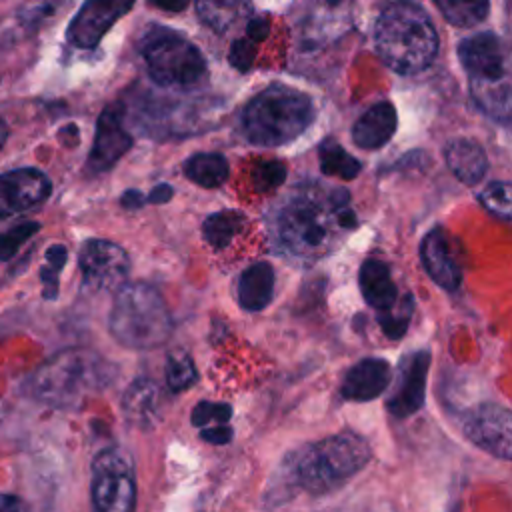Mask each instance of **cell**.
<instances>
[{"mask_svg": "<svg viewBox=\"0 0 512 512\" xmlns=\"http://www.w3.org/2000/svg\"><path fill=\"white\" fill-rule=\"evenodd\" d=\"M356 224L346 190L306 184L294 188L274 206L270 232L278 250L296 260L314 262L326 256Z\"/></svg>", "mask_w": 512, "mask_h": 512, "instance_id": "6da1fadb", "label": "cell"}, {"mask_svg": "<svg viewBox=\"0 0 512 512\" xmlns=\"http://www.w3.org/2000/svg\"><path fill=\"white\" fill-rule=\"evenodd\" d=\"M374 42L380 60L398 74L422 72L438 52L432 20L412 2H394L380 14Z\"/></svg>", "mask_w": 512, "mask_h": 512, "instance_id": "7a4b0ae2", "label": "cell"}, {"mask_svg": "<svg viewBox=\"0 0 512 512\" xmlns=\"http://www.w3.org/2000/svg\"><path fill=\"white\" fill-rule=\"evenodd\" d=\"M116 366L92 350H64L46 360L26 382L30 394L50 406L70 408L104 390Z\"/></svg>", "mask_w": 512, "mask_h": 512, "instance_id": "3957f363", "label": "cell"}, {"mask_svg": "<svg viewBox=\"0 0 512 512\" xmlns=\"http://www.w3.org/2000/svg\"><path fill=\"white\" fill-rule=\"evenodd\" d=\"M472 98L494 120L512 122V48L496 34L482 32L460 42Z\"/></svg>", "mask_w": 512, "mask_h": 512, "instance_id": "277c9868", "label": "cell"}, {"mask_svg": "<svg viewBox=\"0 0 512 512\" xmlns=\"http://www.w3.org/2000/svg\"><path fill=\"white\" fill-rule=\"evenodd\" d=\"M314 120L308 94L274 84L256 94L242 112L244 136L256 146H282L296 140Z\"/></svg>", "mask_w": 512, "mask_h": 512, "instance_id": "5b68a950", "label": "cell"}, {"mask_svg": "<svg viewBox=\"0 0 512 512\" xmlns=\"http://www.w3.org/2000/svg\"><path fill=\"white\" fill-rule=\"evenodd\" d=\"M110 332L128 348L162 346L172 332V318L162 294L146 282L122 284L112 304Z\"/></svg>", "mask_w": 512, "mask_h": 512, "instance_id": "8992f818", "label": "cell"}, {"mask_svg": "<svg viewBox=\"0 0 512 512\" xmlns=\"http://www.w3.org/2000/svg\"><path fill=\"white\" fill-rule=\"evenodd\" d=\"M370 460L368 442L354 432L328 436L294 460V480L308 494H326L360 472Z\"/></svg>", "mask_w": 512, "mask_h": 512, "instance_id": "52a82bcc", "label": "cell"}, {"mask_svg": "<svg viewBox=\"0 0 512 512\" xmlns=\"http://www.w3.org/2000/svg\"><path fill=\"white\" fill-rule=\"evenodd\" d=\"M140 54L160 86L188 88L206 76L202 52L174 30L152 26L140 40Z\"/></svg>", "mask_w": 512, "mask_h": 512, "instance_id": "ba28073f", "label": "cell"}, {"mask_svg": "<svg viewBox=\"0 0 512 512\" xmlns=\"http://www.w3.org/2000/svg\"><path fill=\"white\" fill-rule=\"evenodd\" d=\"M92 502L102 512H128L136 504L130 460L118 450L100 452L92 464Z\"/></svg>", "mask_w": 512, "mask_h": 512, "instance_id": "9c48e42d", "label": "cell"}, {"mask_svg": "<svg viewBox=\"0 0 512 512\" xmlns=\"http://www.w3.org/2000/svg\"><path fill=\"white\" fill-rule=\"evenodd\" d=\"M84 286L90 290L120 288L130 272V258L126 250L110 240H86L78 254Z\"/></svg>", "mask_w": 512, "mask_h": 512, "instance_id": "30bf717a", "label": "cell"}, {"mask_svg": "<svg viewBox=\"0 0 512 512\" xmlns=\"http://www.w3.org/2000/svg\"><path fill=\"white\" fill-rule=\"evenodd\" d=\"M464 434L482 450L512 460V410L498 404H480L464 420Z\"/></svg>", "mask_w": 512, "mask_h": 512, "instance_id": "8fae6325", "label": "cell"}, {"mask_svg": "<svg viewBox=\"0 0 512 512\" xmlns=\"http://www.w3.org/2000/svg\"><path fill=\"white\" fill-rule=\"evenodd\" d=\"M134 2L136 0H86L68 24V42L82 50L94 48Z\"/></svg>", "mask_w": 512, "mask_h": 512, "instance_id": "7c38bea8", "label": "cell"}, {"mask_svg": "<svg viewBox=\"0 0 512 512\" xmlns=\"http://www.w3.org/2000/svg\"><path fill=\"white\" fill-rule=\"evenodd\" d=\"M430 352H410L400 360L398 378L392 394L388 396L386 408L396 418H408L422 408L426 396V378L430 368Z\"/></svg>", "mask_w": 512, "mask_h": 512, "instance_id": "4fadbf2b", "label": "cell"}, {"mask_svg": "<svg viewBox=\"0 0 512 512\" xmlns=\"http://www.w3.org/2000/svg\"><path fill=\"white\" fill-rule=\"evenodd\" d=\"M132 148V136L122 126V106H106L96 122L94 144L88 154V172L98 174L112 168Z\"/></svg>", "mask_w": 512, "mask_h": 512, "instance_id": "5bb4252c", "label": "cell"}, {"mask_svg": "<svg viewBox=\"0 0 512 512\" xmlns=\"http://www.w3.org/2000/svg\"><path fill=\"white\" fill-rule=\"evenodd\" d=\"M52 184L38 168H18L0 174V218L20 214L44 202Z\"/></svg>", "mask_w": 512, "mask_h": 512, "instance_id": "9a60e30c", "label": "cell"}, {"mask_svg": "<svg viewBox=\"0 0 512 512\" xmlns=\"http://www.w3.org/2000/svg\"><path fill=\"white\" fill-rule=\"evenodd\" d=\"M420 260L428 276L444 290H456L462 282V266L452 238L442 226L432 228L420 242Z\"/></svg>", "mask_w": 512, "mask_h": 512, "instance_id": "2e32d148", "label": "cell"}, {"mask_svg": "<svg viewBox=\"0 0 512 512\" xmlns=\"http://www.w3.org/2000/svg\"><path fill=\"white\" fill-rule=\"evenodd\" d=\"M390 384V364L382 358H366L352 366L342 382V396L366 402L380 396Z\"/></svg>", "mask_w": 512, "mask_h": 512, "instance_id": "e0dca14e", "label": "cell"}, {"mask_svg": "<svg viewBox=\"0 0 512 512\" xmlns=\"http://www.w3.org/2000/svg\"><path fill=\"white\" fill-rule=\"evenodd\" d=\"M396 110L390 102H378L370 106L354 124L352 140L364 150L382 148L396 132Z\"/></svg>", "mask_w": 512, "mask_h": 512, "instance_id": "ac0fdd59", "label": "cell"}, {"mask_svg": "<svg viewBox=\"0 0 512 512\" xmlns=\"http://www.w3.org/2000/svg\"><path fill=\"white\" fill-rule=\"evenodd\" d=\"M162 394L156 382L148 378L134 380L122 396V412L130 424L138 428H152L160 418Z\"/></svg>", "mask_w": 512, "mask_h": 512, "instance_id": "d6986e66", "label": "cell"}, {"mask_svg": "<svg viewBox=\"0 0 512 512\" xmlns=\"http://www.w3.org/2000/svg\"><path fill=\"white\" fill-rule=\"evenodd\" d=\"M446 164L450 172L464 184H476L488 170V158L484 148L470 138L450 140L444 148Z\"/></svg>", "mask_w": 512, "mask_h": 512, "instance_id": "ffe728a7", "label": "cell"}, {"mask_svg": "<svg viewBox=\"0 0 512 512\" xmlns=\"http://www.w3.org/2000/svg\"><path fill=\"white\" fill-rule=\"evenodd\" d=\"M358 282L364 300L378 312L390 308L398 300V290L390 276L388 266L376 258H368L360 266Z\"/></svg>", "mask_w": 512, "mask_h": 512, "instance_id": "44dd1931", "label": "cell"}, {"mask_svg": "<svg viewBox=\"0 0 512 512\" xmlns=\"http://www.w3.org/2000/svg\"><path fill=\"white\" fill-rule=\"evenodd\" d=\"M274 294V270L268 262H254L238 280V300L244 310L258 312L266 308Z\"/></svg>", "mask_w": 512, "mask_h": 512, "instance_id": "7402d4cb", "label": "cell"}, {"mask_svg": "<svg viewBox=\"0 0 512 512\" xmlns=\"http://www.w3.org/2000/svg\"><path fill=\"white\" fill-rule=\"evenodd\" d=\"M184 172L198 186L216 188L228 178L230 166H228V160L222 154L200 152V154H194L186 160Z\"/></svg>", "mask_w": 512, "mask_h": 512, "instance_id": "603a6c76", "label": "cell"}, {"mask_svg": "<svg viewBox=\"0 0 512 512\" xmlns=\"http://www.w3.org/2000/svg\"><path fill=\"white\" fill-rule=\"evenodd\" d=\"M244 224L246 220L240 212L220 210L204 220L202 234L214 250H224L244 230Z\"/></svg>", "mask_w": 512, "mask_h": 512, "instance_id": "cb8c5ba5", "label": "cell"}, {"mask_svg": "<svg viewBox=\"0 0 512 512\" xmlns=\"http://www.w3.org/2000/svg\"><path fill=\"white\" fill-rule=\"evenodd\" d=\"M318 156H320V170L326 176H338L344 180H352L362 170V164L332 138H328L320 144Z\"/></svg>", "mask_w": 512, "mask_h": 512, "instance_id": "d4e9b609", "label": "cell"}, {"mask_svg": "<svg viewBox=\"0 0 512 512\" xmlns=\"http://www.w3.org/2000/svg\"><path fill=\"white\" fill-rule=\"evenodd\" d=\"M198 16L216 32H224L248 10V0H196Z\"/></svg>", "mask_w": 512, "mask_h": 512, "instance_id": "484cf974", "label": "cell"}, {"mask_svg": "<svg viewBox=\"0 0 512 512\" xmlns=\"http://www.w3.org/2000/svg\"><path fill=\"white\" fill-rule=\"evenodd\" d=\"M442 16L454 26H474L488 16L490 0H434Z\"/></svg>", "mask_w": 512, "mask_h": 512, "instance_id": "4316f807", "label": "cell"}, {"mask_svg": "<svg viewBox=\"0 0 512 512\" xmlns=\"http://www.w3.org/2000/svg\"><path fill=\"white\" fill-rule=\"evenodd\" d=\"M412 314H414V300L410 294H404L390 308L378 312V324L388 338L398 340L406 334Z\"/></svg>", "mask_w": 512, "mask_h": 512, "instance_id": "83f0119b", "label": "cell"}, {"mask_svg": "<svg viewBox=\"0 0 512 512\" xmlns=\"http://www.w3.org/2000/svg\"><path fill=\"white\" fill-rule=\"evenodd\" d=\"M198 378L192 358L186 352H170L166 358V384L172 392H182L190 388Z\"/></svg>", "mask_w": 512, "mask_h": 512, "instance_id": "f1b7e54d", "label": "cell"}, {"mask_svg": "<svg viewBox=\"0 0 512 512\" xmlns=\"http://www.w3.org/2000/svg\"><path fill=\"white\" fill-rule=\"evenodd\" d=\"M480 202L492 214L512 222V184L510 182H492L480 192Z\"/></svg>", "mask_w": 512, "mask_h": 512, "instance_id": "f546056e", "label": "cell"}, {"mask_svg": "<svg viewBox=\"0 0 512 512\" xmlns=\"http://www.w3.org/2000/svg\"><path fill=\"white\" fill-rule=\"evenodd\" d=\"M48 268L40 270V280L44 284V298H56L58 296V272L62 270L66 262V248L62 244H54L46 250Z\"/></svg>", "mask_w": 512, "mask_h": 512, "instance_id": "4dcf8cb0", "label": "cell"}, {"mask_svg": "<svg viewBox=\"0 0 512 512\" xmlns=\"http://www.w3.org/2000/svg\"><path fill=\"white\" fill-rule=\"evenodd\" d=\"M286 178V166L280 160H264L256 164L252 172V182L258 192L276 190Z\"/></svg>", "mask_w": 512, "mask_h": 512, "instance_id": "1f68e13d", "label": "cell"}, {"mask_svg": "<svg viewBox=\"0 0 512 512\" xmlns=\"http://www.w3.org/2000/svg\"><path fill=\"white\" fill-rule=\"evenodd\" d=\"M40 230L38 222H20L14 228L0 234V260H10L18 248Z\"/></svg>", "mask_w": 512, "mask_h": 512, "instance_id": "d6a6232c", "label": "cell"}, {"mask_svg": "<svg viewBox=\"0 0 512 512\" xmlns=\"http://www.w3.org/2000/svg\"><path fill=\"white\" fill-rule=\"evenodd\" d=\"M232 418V406L226 402H200L194 406L192 410V424L198 428L208 426V422H216V424H228V420Z\"/></svg>", "mask_w": 512, "mask_h": 512, "instance_id": "836d02e7", "label": "cell"}, {"mask_svg": "<svg viewBox=\"0 0 512 512\" xmlns=\"http://www.w3.org/2000/svg\"><path fill=\"white\" fill-rule=\"evenodd\" d=\"M256 44L250 36H244V38H238L232 42L230 46V64L234 68H238L240 72H246L252 64H254V58H256Z\"/></svg>", "mask_w": 512, "mask_h": 512, "instance_id": "e575fe53", "label": "cell"}, {"mask_svg": "<svg viewBox=\"0 0 512 512\" xmlns=\"http://www.w3.org/2000/svg\"><path fill=\"white\" fill-rule=\"evenodd\" d=\"M200 436L202 440L210 442V444H216V446H222V444H228L232 440V428L228 424H216V426H204L200 430Z\"/></svg>", "mask_w": 512, "mask_h": 512, "instance_id": "d590c367", "label": "cell"}, {"mask_svg": "<svg viewBox=\"0 0 512 512\" xmlns=\"http://www.w3.org/2000/svg\"><path fill=\"white\" fill-rule=\"evenodd\" d=\"M268 20L266 18H252L246 28V36H250L254 42H262L268 36Z\"/></svg>", "mask_w": 512, "mask_h": 512, "instance_id": "8d00e7d4", "label": "cell"}, {"mask_svg": "<svg viewBox=\"0 0 512 512\" xmlns=\"http://www.w3.org/2000/svg\"><path fill=\"white\" fill-rule=\"evenodd\" d=\"M148 198H144V194L140 190H126L120 198V204L128 210H134V208H142V204L146 202Z\"/></svg>", "mask_w": 512, "mask_h": 512, "instance_id": "74e56055", "label": "cell"}, {"mask_svg": "<svg viewBox=\"0 0 512 512\" xmlns=\"http://www.w3.org/2000/svg\"><path fill=\"white\" fill-rule=\"evenodd\" d=\"M170 198H172V186H168V184H158L148 194V202H152V204H164Z\"/></svg>", "mask_w": 512, "mask_h": 512, "instance_id": "f35d334b", "label": "cell"}, {"mask_svg": "<svg viewBox=\"0 0 512 512\" xmlns=\"http://www.w3.org/2000/svg\"><path fill=\"white\" fill-rule=\"evenodd\" d=\"M148 2L166 12H182L190 4V0H148Z\"/></svg>", "mask_w": 512, "mask_h": 512, "instance_id": "ab89813d", "label": "cell"}, {"mask_svg": "<svg viewBox=\"0 0 512 512\" xmlns=\"http://www.w3.org/2000/svg\"><path fill=\"white\" fill-rule=\"evenodd\" d=\"M22 502L12 496V494H0V512H12V510H20Z\"/></svg>", "mask_w": 512, "mask_h": 512, "instance_id": "60d3db41", "label": "cell"}, {"mask_svg": "<svg viewBox=\"0 0 512 512\" xmlns=\"http://www.w3.org/2000/svg\"><path fill=\"white\" fill-rule=\"evenodd\" d=\"M6 136H8V126L0 120V148H2V144H4V140H6Z\"/></svg>", "mask_w": 512, "mask_h": 512, "instance_id": "b9f144b4", "label": "cell"}, {"mask_svg": "<svg viewBox=\"0 0 512 512\" xmlns=\"http://www.w3.org/2000/svg\"><path fill=\"white\" fill-rule=\"evenodd\" d=\"M326 2H330V4H336V2H338V0H326Z\"/></svg>", "mask_w": 512, "mask_h": 512, "instance_id": "7bdbcfd3", "label": "cell"}, {"mask_svg": "<svg viewBox=\"0 0 512 512\" xmlns=\"http://www.w3.org/2000/svg\"><path fill=\"white\" fill-rule=\"evenodd\" d=\"M0 420H2V412H0Z\"/></svg>", "mask_w": 512, "mask_h": 512, "instance_id": "ee69618b", "label": "cell"}]
</instances>
